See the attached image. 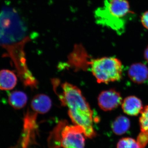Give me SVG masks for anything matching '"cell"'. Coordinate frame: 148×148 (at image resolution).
<instances>
[{
  "label": "cell",
  "mask_w": 148,
  "mask_h": 148,
  "mask_svg": "<svg viewBox=\"0 0 148 148\" xmlns=\"http://www.w3.org/2000/svg\"><path fill=\"white\" fill-rule=\"evenodd\" d=\"M51 106V99L45 94H39L35 95L31 102V108L36 113H46L50 110Z\"/></svg>",
  "instance_id": "9c48e42d"
},
{
  "label": "cell",
  "mask_w": 148,
  "mask_h": 148,
  "mask_svg": "<svg viewBox=\"0 0 148 148\" xmlns=\"http://www.w3.org/2000/svg\"><path fill=\"white\" fill-rule=\"evenodd\" d=\"M61 92L57 94L62 105L68 108L70 119L75 125L82 127L86 137L96 136L93 128V113L81 91L75 86L68 82L61 84Z\"/></svg>",
  "instance_id": "7a4b0ae2"
},
{
  "label": "cell",
  "mask_w": 148,
  "mask_h": 148,
  "mask_svg": "<svg viewBox=\"0 0 148 148\" xmlns=\"http://www.w3.org/2000/svg\"><path fill=\"white\" fill-rule=\"evenodd\" d=\"M140 114L139 123L141 131H148V106L143 108Z\"/></svg>",
  "instance_id": "5bb4252c"
},
{
  "label": "cell",
  "mask_w": 148,
  "mask_h": 148,
  "mask_svg": "<svg viewBox=\"0 0 148 148\" xmlns=\"http://www.w3.org/2000/svg\"><path fill=\"white\" fill-rule=\"evenodd\" d=\"M117 148H144L137 140L131 138H122L117 145Z\"/></svg>",
  "instance_id": "4fadbf2b"
},
{
  "label": "cell",
  "mask_w": 148,
  "mask_h": 148,
  "mask_svg": "<svg viewBox=\"0 0 148 148\" xmlns=\"http://www.w3.org/2000/svg\"><path fill=\"white\" fill-rule=\"evenodd\" d=\"M135 16L127 0H104L103 5L94 12L95 23L119 35L125 33L127 23Z\"/></svg>",
  "instance_id": "3957f363"
},
{
  "label": "cell",
  "mask_w": 148,
  "mask_h": 148,
  "mask_svg": "<svg viewBox=\"0 0 148 148\" xmlns=\"http://www.w3.org/2000/svg\"><path fill=\"white\" fill-rule=\"evenodd\" d=\"M129 77L135 83H144L148 79V68L145 64L138 63L132 64L128 71Z\"/></svg>",
  "instance_id": "52a82bcc"
},
{
  "label": "cell",
  "mask_w": 148,
  "mask_h": 148,
  "mask_svg": "<svg viewBox=\"0 0 148 148\" xmlns=\"http://www.w3.org/2000/svg\"><path fill=\"white\" fill-rule=\"evenodd\" d=\"M60 127V145L63 148H84L85 135L82 127L77 125Z\"/></svg>",
  "instance_id": "5b68a950"
},
{
  "label": "cell",
  "mask_w": 148,
  "mask_h": 148,
  "mask_svg": "<svg viewBox=\"0 0 148 148\" xmlns=\"http://www.w3.org/2000/svg\"><path fill=\"white\" fill-rule=\"evenodd\" d=\"M8 103L10 106L16 110L24 108L28 101V97L25 92L15 90L10 92L8 95Z\"/></svg>",
  "instance_id": "8fae6325"
},
{
  "label": "cell",
  "mask_w": 148,
  "mask_h": 148,
  "mask_svg": "<svg viewBox=\"0 0 148 148\" xmlns=\"http://www.w3.org/2000/svg\"><path fill=\"white\" fill-rule=\"evenodd\" d=\"M130 126V121L127 117L119 116L112 123V130L117 135H123L128 131Z\"/></svg>",
  "instance_id": "7c38bea8"
},
{
  "label": "cell",
  "mask_w": 148,
  "mask_h": 148,
  "mask_svg": "<svg viewBox=\"0 0 148 148\" xmlns=\"http://www.w3.org/2000/svg\"><path fill=\"white\" fill-rule=\"evenodd\" d=\"M144 56H145V59H146V61L148 62V46L146 48L145 50Z\"/></svg>",
  "instance_id": "2e32d148"
},
{
  "label": "cell",
  "mask_w": 148,
  "mask_h": 148,
  "mask_svg": "<svg viewBox=\"0 0 148 148\" xmlns=\"http://www.w3.org/2000/svg\"><path fill=\"white\" fill-rule=\"evenodd\" d=\"M141 21L143 27L148 30V10L142 14Z\"/></svg>",
  "instance_id": "9a60e30c"
},
{
  "label": "cell",
  "mask_w": 148,
  "mask_h": 148,
  "mask_svg": "<svg viewBox=\"0 0 148 148\" xmlns=\"http://www.w3.org/2000/svg\"><path fill=\"white\" fill-rule=\"evenodd\" d=\"M89 63L90 71L99 83L108 84L121 79L123 66L118 58L102 57L92 59Z\"/></svg>",
  "instance_id": "277c9868"
},
{
  "label": "cell",
  "mask_w": 148,
  "mask_h": 148,
  "mask_svg": "<svg viewBox=\"0 0 148 148\" xmlns=\"http://www.w3.org/2000/svg\"><path fill=\"white\" fill-rule=\"evenodd\" d=\"M98 106L104 111L112 110L122 103V98L119 92L114 89L104 90L98 98Z\"/></svg>",
  "instance_id": "8992f818"
},
{
  "label": "cell",
  "mask_w": 148,
  "mask_h": 148,
  "mask_svg": "<svg viewBox=\"0 0 148 148\" xmlns=\"http://www.w3.org/2000/svg\"><path fill=\"white\" fill-rule=\"evenodd\" d=\"M16 74L12 71L7 69L0 71V90H12L17 84Z\"/></svg>",
  "instance_id": "30bf717a"
},
{
  "label": "cell",
  "mask_w": 148,
  "mask_h": 148,
  "mask_svg": "<svg viewBox=\"0 0 148 148\" xmlns=\"http://www.w3.org/2000/svg\"><path fill=\"white\" fill-rule=\"evenodd\" d=\"M31 40L27 25L16 10L4 8L0 12V47L5 51L3 57L10 58L20 77L31 73L24 48Z\"/></svg>",
  "instance_id": "6da1fadb"
},
{
  "label": "cell",
  "mask_w": 148,
  "mask_h": 148,
  "mask_svg": "<svg viewBox=\"0 0 148 148\" xmlns=\"http://www.w3.org/2000/svg\"><path fill=\"white\" fill-rule=\"evenodd\" d=\"M123 112L131 116H135L141 113L143 108V103L135 96H130L125 98L121 104Z\"/></svg>",
  "instance_id": "ba28073f"
}]
</instances>
